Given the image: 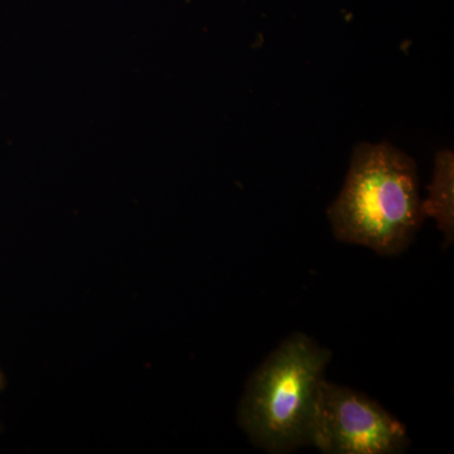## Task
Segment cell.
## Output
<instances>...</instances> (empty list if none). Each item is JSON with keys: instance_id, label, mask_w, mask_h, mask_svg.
<instances>
[{"instance_id": "4", "label": "cell", "mask_w": 454, "mask_h": 454, "mask_svg": "<svg viewBox=\"0 0 454 454\" xmlns=\"http://www.w3.org/2000/svg\"><path fill=\"white\" fill-rule=\"evenodd\" d=\"M454 157L450 149L435 155L434 175L428 187V199L422 201L424 217L437 221L438 229L444 235V249L454 239Z\"/></svg>"}, {"instance_id": "2", "label": "cell", "mask_w": 454, "mask_h": 454, "mask_svg": "<svg viewBox=\"0 0 454 454\" xmlns=\"http://www.w3.org/2000/svg\"><path fill=\"white\" fill-rule=\"evenodd\" d=\"M330 349L293 333L254 372L239 406V423L269 453L310 446L313 418Z\"/></svg>"}, {"instance_id": "3", "label": "cell", "mask_w": 454, "mask_h": 454, "mask_svg": "<svg viewBox=\"0 0 454 454\" xmlns=\"http://www.w3.org/2000/svg\"><path fill=\"white\" fill-rule=\"evenodd\" d=\"M411 444L402 422L363 393L322 381L310 446L325 454H397Z\"/></svg>"}, {"instance_id": "5", "label": "cell", "mask_w": 454, "mask_h": 454, "mask_svg": "<svg viewBox=\"0 0 454 454\" xmlns=\"http://www.w3.org/2000/svg\"><path fill=\"white\" fill-rule=\"evenodd\" d=\"M5 380L4 376H3L2 372H0V391H2L3 387H4Z\"/></svg>"}, {"instance_id": "1", "label": "cell", "mask_w": 454, "mask_h": 454, "mask_svg": "<svg viewBox=\"0 0 454 454\" xmlns=\"http://www.w3.org/2000/svg\"><path fill=\"white\" fill-rule=\"evenodd\" d=\"M327 215L337 240L399 255L426 219L413 158L389 143L355 146L345 184Z\"/></svg>"}]
</instances>
